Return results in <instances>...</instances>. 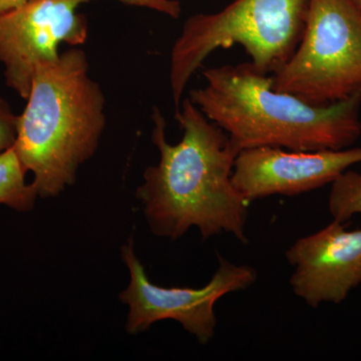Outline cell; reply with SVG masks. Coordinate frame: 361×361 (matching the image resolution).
<instances>
[{
    "label": "cell",
    "mask_w": 361,
    "mask_h": 361,
    "mask_svg": "<svg viewBox=\"0 0 361 361\" xmlns=\"http://www.w3.org/2000/svg\"><path fill=\"white\" fill-rule=\"evenodd\" d=\"M176 118L183 137L172 145L166 137L165 118L158 109L154 111L152 141L160 160L146 169L135 193L149 229L156 236L177 240L196 227L205 240L224 232L248 243L250 202L232 179L238 152L189 97L180 102Z\"/></svg>",
    "instance_id": "6da1fadb"
},
{
    "label": "cell",
    "mask_w": 361,
    "mask_h": 361,
    "mask_svg": "<svg viewBox=\"0 0 361 361\" xmlns=\"http://www.w3.org/2000/svg\"><path fill=\"white\" fill-rule=\"evenodd\" d=\"M206 85L189 99L221 128L238 153L255 148L318 151L350 148L361 135V90L315 106L273 87L250 61L203 71Z\"/></svg>",
    "instance_id": "7a4b0ae2"
},
{
    "label": "cell",
    "mask_w": 361,
    "mask_h": 361,
    "mask_svg": "<svg viewBox=\"0 0 361 361\" xmlns=\"http://www.w3.org/2000/svg\"><path fill=\"white\" fill-rule=\"evenodd\" d=\"M89 70L85 51L73 47L35 71L13 149L42 198L59 196L75 183L103 135L106 99Z\"/></svg>",
    "instance_id": "3957f363"
},
{
    "label": "cell",
    "mask_w": 361,
    "mask_h": 361,
    "mask_svg": "<svg viewBox=\"0 0 361 361\" xmlns=\"http://www.w3.org/2000/svg\"><path fill=\"white\" fill-rule=\"evenodd\" d=\"M308 0H234L215 13L188 18L170 56V87L176 111L190 78L214 51L241 45L252 65L275 73L302 37Z\"/></svg>",
    "instance_id": "277c9868"
},
{
    "label": "cell",
    "mask_w": 361,
    "mask_h": 361,
    "mask_svg": "<svg viewBox=\"0 0 361 361\" xmlns=\"http://www.w3.org/2000/svg\"><path fill=\"white\" fill-rule=\"evenodd\" d=\"M272 85L315 106L361 90V11L353 0H308L302 37Z\"/></svg>",
    "instance_id": "5b68a950"
},
{
    "label": "cell",
    "mask_w": 361,
    "mask_h": 361,
    "mask_svg": "<svg viewBox=\"0 0 361 361\" xmlns=\"http://www.w3.org/2000/svg\"><path fill=\"white\" fill-rule=\"evenodd\" d=\"M121 252L130 275L129 286L118 295L130 308L126 323L130 334L145 331L157 322L171 319L179 322L199 343L207 344L215 336L217 301L232 292L245 290L257 280V273L251 266L233 264L219 256L218 269L205 286L166 288L149 281L135 255L133 239Z\"/></svg>",
    "instance_id": "8992f818"
},
{
    "label": "cell",
    "mask_w": 361,
    "mask_h": 361,
    "mask_svg": "<svg viewBox=\"0 0 361 361\" xmlns=\"http://www.w3.org/2000/svg\"><path fill=\"white\" fill-rule=\"evenodd\" d=\"M90 0H27L0 14V63L6 84L23 99L32 90L39 63L59 56V44L78 47L89 26L78 7Z\"/></svg>",
    "instance_id": "52a82bcc"
},
{
    "label": "cell",
    "mask_w": 361,
    "mask_h": 361,
    "mask_svg": "<svg viewBox=\"0 0 361 361\" xmlns=\"http://www.w3.org/2000/svg\"><path fill=\"white\" fill-rule=\"evenodd\" d=\"M361 163V148L288 151L255 148L240 152L233 183L247 201L281 195L296 196L332 184Z\"/></svg>",
    "instance_id": "ba28073f"
},
{
    "label": "cell",
    "mask_w": 361,
    "mask_h": 361,
    "mask_svg": "<svg viewBox=\"0 0 361 361\" xmlns=\"http://www.w3.org/2000/svg\"><path fill=\"white\" fill-rule=\"evenodd\" d=\"M285 256L294 268L292 291L310 307L341 304L361 284V229L348 231L344 223L297 240Z\"/></svg>",
    "instance_id": "9c48e42d"
},
{
    "label": "cell",
    "mask_w": 361,
    "mask_h": 361,
    "mask_svg": "<svg viewBox=\"0 0 361 361\" xmlns=\"http://www.w3.org/2000/svg\"><path fill=\"white\" fill-rule=\"evenodd\" d=\"M25 174L13 148L0 154V204L18 212L32 210L39 194L32 183L26 184Z\"/></svg>",
    "instance_id": "30bf717a"
},
{
    "label": "cell",
    "mask_w": 361,
    "mask_h": 361,
    "mask_svg": "<svg viewBox=\"0 0 361 361\" xmlns=\"http://www.w3.org/2000/svg\"><path fill=\"white\" fill-rule=\"evenodd\" d=\"M329 209L334 220L341 223L361 214V173L345 171L332 183Z\"/></svg>",
    "instance_id": "8fae6325"
},
{
    "label": "cell",
    "mask_w": 361,
    "mask_h": 361,
    "mask_svg": "<svg viewBox=\"0 0 361 361\" xmlns=\"http://www.w3.org/2000/svg\"><path fill=\"white\" fill-rule=\"evenodd\" d=\"M18 116L6 99L0 97V154L13 148L18 137Z\"/></svg>",
    "instance_id": "7c38bea8"
},
{
    "label": "cell",
    "mask_w": 361,
    "mask_h": 361,
    "mask_svg": "<svg viewBox=\"0 0 361 361\" xmlns=\"http://www.w3.org/2000/svg\"><path fill=\"white\" fill-rule=\"evenodd\" d=\"M133 6L147 7L159 13L178 18L180 13V4L177 0H118Z\"/></svg>",
    "instance_id": "4fadbf2b"
},
{
    "label": "cell",
    "mask_w": 361,
    "mask_h": 361,
    "mask_svg": "<svg viewBox=\"0 0 361 361\" xmlns=\"http://www.w3.org/2000/svg\"><path fill=\"white\" fill-rule=\"evenodd\" d=\"M27 0H0V14L7 13L25 4Z\"/></svg>",
    "instance_id": "5bb4252c"
},
{
    "label": "cell",
    "mask_w": 361,
    "mask_h": 361,
    "mask_svg": "<svg viewBox=\"0 0 361 361\" xmlns=\"http://www.w3.org/2000/svg\"><path fill=\"white\" fill-rule=\"evenodd\" d=\"M353 1H355L356 6H357L358 8H360L361 11V0H353Z\"/></svg>",
    "instance_id": "9a60e30c"
}]
</instances>
